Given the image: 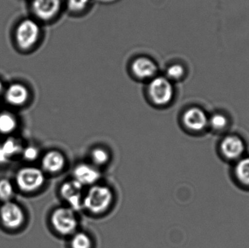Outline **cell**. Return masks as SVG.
I'll return each instance as SVG.
<instances>
[{
	"mask_svg": "<svg viewBox=\"0 0 249 248\" xmlns=\"http://www.w3.org/2000/svg\"><path fill=\"white\" fill-rule=\"evenodd\" d=\"M83 186L75 180L69 181L61 186L60 194L63 199L69 204L74 211L83 208V201L84 195L83 193Z\"/></svg>",
	"mask_w": 249,
	"mask_h": 248,
	"instance_id": "ba28073f",
	"label": "cell"
},
{
	"mask_svg": "<svg viewBox=\"0 0 249 248\" xmlns=\"http://www.w3.org/2000/svg\"><path fill=\"white\" fill-rule=\"evenodd\" d=\"M182 121L184 126L193 132H201L209 126L207 115L198 107L187 109L183 114Z\"/></svg>",
	"mask_w": 249,
	"mask_h": 248,
	"instance_id": "8fae6325",
	"label": "cell"
},
{
	"mask_svg": "<svg viewBox=\"0 0 249 248\" xmlns=\"http://www.w3.org/2000/svg\"><path fill=\"white\" fill-rule=\"evenodd\" d=\"M146 93L149 100L155 106H168L175 96L174 83L165 76L158 74L148 82Z\"/></svg>",
	"mask_w": 249,
	"mask_h": 248,
	"instance_id": "3957f363",
	"label": "cell"
},
{
	"mask_svg": "<svg viewBox=\"0 0 249 248\" xmlns=\"http://www.w3.org/2000/svg\"><path fill=\"white\" fill-rule=\"evenodd\" d=\"M90 158L95 165H105L109 161V154L107 151L104 149L96 148L91 151Z\"/></svg>",
	"mask_w": 249,
	"mask_h": 248,
	"instance_id": "44dd1931",
	"label": "cell"
},
{
	"mask_svg": "<svg viewBox=\"0 0 249 248\" xmlns=\"http://www.w3.org/2000/svg\"><path fill=\"white\" fill-rule=\"evenodd\" d=\"M1 146V148L4 150L6 155L10 159L15 154L20 153L21 151V145L17 139L10 138L7 139Z\"/></svg>",
	"mask_w": 249,
	"mask_h": 248,
	"instance_id": "7402d4cb",
	"label": "cell"
},
{
	"mask_svg": "<svg viewBox=\"0 0 249 248\" xmlns=\"http://www.w3.org/2000/svg\"><path fill=\"white\" fill-rule=\"evenodd\" d=\"M113 193L107 186L94 184L84 195L83 208L93 214H103L112 205Z\"/></svg>",
	"mask_w": 249,
	"mask_h": 248,
	"instance_id": "7a4b0ae2",
	"label": "cell"
},
{
	"mask_svg": "<svg viewBox=\"0 0 249 248\" xmlns=\"http://www.w3.org/2000/svg\"><path fill=\"white\" fill-rule=\"evenodd\" d=\"M44 170L50 173L61 172L66 165L64 154L56 150L48 151L45 154L42 161Z\"/></svg>",
	"mask_w": 249,
	"mask_h": 248,
	"instance_id": "5bb4252c",
	"label": "cell"
},
{
	"mask_svg": "<svg viewBox=\"0 0 249 248\" xmlns=\"http://www.w3.org/2000/svg\"><path fill=\"white\" fill-rule=\"evenodd\" d=\"M4 87L2 83L0 81V95H3V92H4Z\"/></svg>",
	"mask_w": 249,
	"mask_h": 248,
	"instance_id": "484cf974",
	"label": "cell"
},
{
	"mask_svg": "<svg viewBox=\"0 0 249 248\" xmlns=\"http://www.w3.org/2000/svg\"><path fill=\"white\" fill-rule=\"evenodd\" d=\"M9 158L5 153H4V150L1 148V146H0V164H3V163H6L8 161Z\"/></svg>",
	"mask_w": 249,
	"mask_h": 248,
	"instance_id": "d4e9b609",
	"label": "cell"
},
{
	"mask_svg": "<svg viewBox=\"0 0 249 248\" xmlns=\"http://www.w3.org/2000/svg\"><path fill=\"white\" fill-rule=\"evenodd\" d=\"M42 23L33 17L20 19L13 29V39L18 52L30 53L35 51L42 40Z\"/></svg>",
	"mask_w": 249,
	"mask_h": 248,
	"instance_id": "6da1fadb",
	"label": "cell"
},
{
	"mask_svg": "<svg viewBox=\"0 0 249 248\" xmlns=\"http://www.w3.org/2000/svg\"><path fill=\"white\" fill-rule=\"evenodd\" d=\"M93 0H64V7L74 15L83 14L89 10Z\"/></svg>",
	"mask_w": 249,
	"mask_h": 248,
	"instance_id": "2e32d148",
	"label": "cell"
},
{
	"mask_svg": "<svg viewBox=\"0 0 249 248\" xmlns=\"http://www.w3.org/2000/svg\"><path fill=\"white\" fill-rule=\"evenodd\" d=\"M51 220L55 231L61 235H72L78 227L74 210L70 208H57L53 213Z\"/></svg>",
	"mask_w": 249,
	"mask_h": 248,
	"instance_id": "5b68a950",
	"label": "cell"
},
{
	"mask_svg": "<svg viewBox=\"0 0 249 248\" xmlns=\"http://www.w3.org/2000/svg\"><path fill=\"white\" fill-rule=\"evenodd\" d=\"M14 195V189L11 182L7 179L0 180V199L4 202L10 201Z\"/></svg>",
	"mask_w": 249,
	"mask_h": 248,
	"instance_id": "603a6c76",
	"label": "cell"
},
{
	"mask_svg": "<svg viewBox=\"0 0 249 248\" xmlns=\"http://www.w3.org/2000/svg\"><path fill=\"white\" fill-rule=\"evenodd\" d=\"M74 180L83 186H93L96 184L101 177L99 170L91 165L83 164L76 166L73 171Z\"/></svg>",
	"mask_w": 249,
	"mask_h": 248,
	"instance_id": "4fadbf2b",
	"label": "cell"
},
{
	"mask_svg": "<svg viewBox=\"0 0 249 248\" xmlns=\"http://www.w3.org/2000/svg\"><path fill=\"white\" fill-rule=\"evenodd\" d=\"M185 74L186 69L184 66L178 63H174L168 66L164 76L170 81L174 83V82H179L182 80L185 77Z\"/></svg>",
	"mask_w": 249,
	"mask_h": 248,
	"instance_id": "e0dca14e",
	"label": "cell"
},
{
	"mask_svg": "<svg viewBox=\"0 0 249 248\" xmlns=\"http://www.w3.org/2000/svg\"><path fill=\"white\" fill-rule=\"evenodd\" d=\"M17 126L16 118L8 112L0 114V132L8 134L13 132Z\"/></svg>",
	"mask_w": 249,
	"mask_h": 248,
	"instance_id": "ac0fdd59",
	"label": "cell"
},
{
	"mask_svg": "<svg viewBox=\"0 0 249 248\" xmlns=\"http://www.w3.org/2000/svg\"><path fill=\"white\" fill-rule=\"evenodd\" d=\"M246 147L244 141L237 135H228L220 143V151L225 158L237 160L243 157Z\"/></svg>",
	"mask_w": 249,
	"mask_h": 248,
	"instance_id": "7c38bea8",
	"label": "cell"
},
{
	"mask_svg": "<svg viewBox=\"0 0 249 248\" xmlns=\"http://www.w3.org/2000/svg\"><path fill=\"white\" fill-rule=\"evenodd\" d=\"M30 90L26 84L20 81L13 82L4 87L3 95L9 104L13 106H23L30 98Z\"/></svg>",
	"mask_w": 249,
	"mask_h": 248,
	"instance_id": "9c48e42d",
	"label": "cell"
},
{
	"mask_svg": "<svg viewBox=\"0 0 249 248\" xmlns=\"http://www.w3.org/2000/svg\"><path fill=\"white\" fill-rule=\"evenodd\" d=\"M23 157L26 160L32 161L36 160L39 156V150L35 147H28L23 151Z\"/></svg>",
	"mask_w": 249,
	"mask_h": 248,
	"instance_id": "cb8c5ba5",
	"label": "cell"
},
{
	"mask_svg": "<svg viewBox=\"0 0 249 248\" xmlns=\"http://www.w3.org/2000/svg\"><path fill=\"white\" fill-rule=\"evenodd\" d=\"M158 69L157 63L146 55L136 57L130 64V74L139 81L148 83L158 75Z\"/></svg>",
	"mask_w": 249,
	"mask_h": 248,
	"instance_id": "8992f818",
	"label": "cell"
},
{
	"mask_svg": "<svg viewBox=\"0 0 249 248\" xmlns=\"http://www.w3.org/2000/svg\"><path fill=\"white\" fill-rule=\"evenodd\" d=\"M45 175L40 169L28 167L19 170L16 182L20 190L32 192L39 189L45 183Z\"/></svg>",
	"mask_w": 249,
	"mask_h": 248,
	"instance_id": "52a82bcc",
	"label": "cell"
},
{
	"mask_svg": "<svg viewBox=\"0 0 249 248\" xmlns=\"http://www.w3.org/2000/svg\"><path fill=\"white\" fill-rule=\"evenodd\" d=\"M64 7V0H29L32 17L42 24L55 20Z\"/></svg>",
	"mask_w": 249,
	"mask_h": 248,
	"instance_id": "277c9868",
	"label": "cell"
},
{
	"mask_svg": "<svg viewBox=\"0 0 249 248\" xmlns=\"http://www.w3.org/2000/svg\"><path fill=\"white\" fill-rule=\"evenodd\" d=\"M229 124L228 117L220 113L214 114L209 118V125L215 131H223Z\"/></svg>",
	"mask_w": 249,
	"mask_h": 248,
	"instance_id": "ffe728a7",
	"label": "cell"
},
{
	"mask_svg": "<svg viewBox=\"0 0 249 248\" xmlns=\"http://www.w3.org/2000/svg\"><path fill=\"white\" fill-rule=\"evenodd\" d=\"M71 248H91L92 240L90 237L85 232H75L72 234Z\"/></svg>",
	"mask_w": 249,
	"mask_h": 248,
	"instance_id": "d6986e66",
	"label": "cell"
},
{
	"mask_svg": "<svg viewBox=\"0 0 249 248\" xmlns=\"http://www.w3.org/2000/svg\"><path fill=\"white\" fill-rule=\"evenodd\" d=\"M0 218L4 227L16 229L24 221V214L17 204L7 201L0 208Z\"/></svg>",
	"mask_w": 249,
	"mask_h": 248,
	"instance_id": "30bf717a",
	"label": "cell"
},
{
	"mask_svg": "<svg viewBox=\"0 0 249 248\" xmlns=\"http://www.w3.org/2000/svg\"><path fill=\"white\" fill-rule=\"evenodd\" d=\"M234 173L241 184L249 187V157H241L237 161Z\"/></svg>",
	"mask_w": 249,
	"mask_h": 248,
	"instance_id": "9a60e30c",
	"label": "cell"
}]
</instances>
